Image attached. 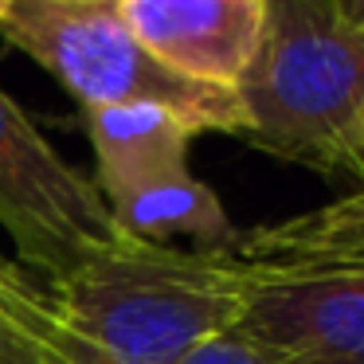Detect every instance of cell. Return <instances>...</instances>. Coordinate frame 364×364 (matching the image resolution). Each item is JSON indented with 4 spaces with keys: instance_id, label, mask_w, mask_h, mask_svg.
Returning <instances> with one entry per match:
<instances>
[{
    "instance_id": "5",
    "label": "cell",
    "mask_w": 364,
    "mask_h": 364,
    "mask_svg": "<svg viewBox=\"0 0 364 364\" xmlns=\"http://www.w3.org/2000/svg\"><path fill=\"white\" fill-rule=\"evenodd\" d=\"M239 325L294 364H364V262H243Z\"/></svg>"
},
{
    "instance_id": "9",
    "label": "cell",
    "mask_w": 364,
    "mask_h": 364,
    "mask_svg": "<svg viewBox=\"0 0 364 364\" xmlns=\"http://www.w3.org/2000/svg\"><path fill=\"white\" fill-rule=\"evenodd\" d=\"M243 262H364V188L314 212L243 231Z\"/></svg>"
},
{
    "instance_id": "3",
    "label": "cell",
    "mask_w": 364,
    "mask_h": 364,
    "mask_svg": "<svg viewBox=\"0 0 364 364\" xmlns=\"http://www.w3.org/2000/svg\"><path fill=\"white\" fill-rule=\"evenodd\" d=\"M0 36L43 67L82 110L161 106L196 134H247V114L231 87L176 75L141 48L114 0H16Z\"/></svg>"
},
{
    "instance_id": "1",
    "label": "cell",
    "mask_w": 364,
    "mask_h": 364,
    "mask_svg": "<svg viewBox=\"0 0 364 364\" xmlns=\"http://www.w3.org/2000/svg\"><path fill=\"white\" fill-rule=\"evenodd\" d=\"M48 298L71 364H176L243 321V259L118 231Z\"/></svg>"
},
{
    "instance_id": "6",
    "label": "cell",
    "mask_w": 364,
    "mask_h": 364,
    "mask_svg": "<svg viewBox=\"0 0 364 364\" xmlns=\"http://www.w3.org/2000/svg\"><path fill=\"white\" fill-rule=\"evenodd\" d=\"M141 48L176 75L231 87L262 43L267 0H114Z\"/></svg>"
},
{
    "instance_id": "13",
    "label": "cell",
    "mask_w": 364,
    "mask_h": 364,
    "mask_svg": "<svg viewBox=\"0 0 364 364\" xmlns=\"http://www.w3.org/2000/svg\"><path fill=\"white\" fill-rule=\"evenodd\" d=\"M341 12L348 16V24H356L364 32V0H341Z\"/></svg>"
},
{
    "instance_id": "8",
    "label": "cell",
    "mask_w": 364,
    "mask_h": 364,
    "mask_svg": "<svg viewBox=\"0 0 364 364\" xmlns=\"http://www.w3.org/2000/svg\"><path fill=\"white\" fill-rule=\"evenodd\" d=\"M110 215L126 235L157 247H168V239L181 235L192 243V251H235L243 239L220 196L192 173L110 208Z\"/></svg>"
},
{
    "instance_id": "4",
    "label": "cell",
    "mask_w": 364,
    "mask_h": 364,
    "mask_svg": "<svg viewBox=\"0 0 364 364\" xmlns=\"http://www.w3.org/2000/svg\"><path fill=\"white\" fill-rule=\"evenodd\" d=\"M0 228L48 286L122 231L98 184L51 149L9 90H0Z\"/></svg>"
},
{
    "instance_id": "14",
    "label": "cell",
    "mask_w": 364,
    "mask_h": 364,
    "mask_svg": "<svg viewBox=\"0 0 364 364\" xmlns=\"http://www.w3.org/2000/svg\"><path fill=\"white\" fill-rule=\"evenodd\" d=\"M12 4H16V0H0V24H4V20H9V12H12Z\"/></svg>"
},
{
    "instance_id": "11",
    "label": "cell",
    "mask_w": 364,
    "mask_h": 364,
    "mask_svg": "<svg viewBox=\"0 0 364 364\" xmlns=\"http://www.w3.org/2000/svg\"><path fill=\"white\" fill-rule=\"evenodd\" d=\"M176 364H294V360L282 356L278 348H270L267 341H259L255 333H247L243 325H235V329H228L220 337L204 341L200 348H192Z\"/></svg>"
},
{
    "instance_id": "12",
    "label": "cell",
    "mask_w": 364,
    "mask_h": 364,
    "mask_svg": "<svg viewBox=\"0 0 364 364\" xmlns=\"http://www.w3.org/2000/svg\"><path fill=\"white\" fill-rule=\"evenodd\" d=\"M353 181H360V188H364V106H360L356 134H353Z\"/></svg>"
},
{
    "instance_id": "10",
    "label": "cell",
    "mask_w": 364,
    "mask_h": 364,
    "mask_svg": "<svg viewBox=\"0 0 364 364\" xmlns=\"http://www.w3.org/2000/svg\"><path fill=\"white\" fill-rule=\"evenodd\" d=\"M0 364H71L51 298L0 262Z\"/></svg>"
},
{
    "instance_id": "7",
    "label": "cell",
    "mask_w": 364,
    "mask_h": 364,
    "mask_svg": "<svg viewBox=\"0 0 364 364\" xmlns=\"http://www.w3.org/2000/svg\"><path fill=\"white\" fill-rule=\"evenodd\" d=\"M95 149L98 192L110 208L188 176V145L196 129L161 106H110L82 110Z\"/></svg>"
},
{
    "instance_id": "2",
    "label": "cell",
    "mask_w": 364,
    "mask_h": 364,
    "mask_svg": "<svg viewBox=\"0 0 364 364\" xmlns=\"http://www.w3.org/2000/svg\"><path fill=\"white\" fill-rule=\"evenodd\" d=\"M255 149L353 176V134L364 106V32L341 0H267L262 43L235 82Z\"/></svg>"
}]
</instances>
